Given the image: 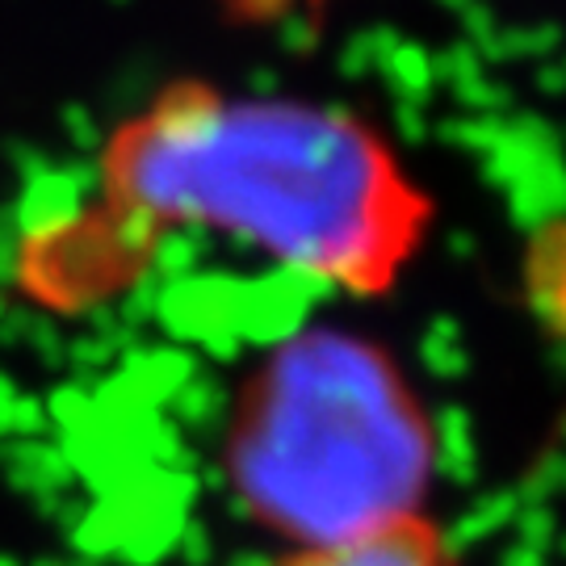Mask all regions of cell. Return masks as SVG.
Returning a JSON list of instances; mask_svg holds the SVG:
<instances>
[{
    "label": "cell",
    "mask_w": 566,
    "mask_h": 566,
    "mask_svg": "<svg viewBox=\"0 0 566 566\" xmlns=\"http://www.w3.org/2000/svg\"><path fill=\"white\" fill-rule=\"evenodd\" d=\"M432 198L340 105L172 81L105 135L93 185L18 248L30 303L109 306L181 235L261 252L303 282L382 298L420 256Z\"/></svg>",
    "instance_id": "6da1fadb"
},
{
    "label": "cell",
    "mask_w": 566,
    "mask_h": 566,
    "mask_svg": "<svg viewBox=\"0 0 566 566\" xmlns=\"http://www.w3.org/2000/svg\"><path fill=\"white\" fill-rule=\"evenodd\" d=\"M231 470L252 512L303 542H332L420 512L432 432L382 348L311 332L248 382Z\"/></svg>",
    "instance_id": "7a4b0ae2"
},
{
    "label": "cell",
    "mask_w": 566,
    "mask_h": 566,
    "mask_svg": "<svg viewBox=\"0 0 566 566\" xmlns=\"http://www.w3.org/2000/svg\"><path fill=\"white\" fill-rule=\"evenodd\" d=\"M264 566H465L437 521L411 512L386 525L361 528L332 542H303Z\"/></svg>",
    "instance_id": "3957f363"
}]
</instances>
